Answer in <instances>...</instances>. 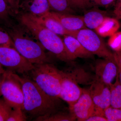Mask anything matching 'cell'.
Wrapping results in <instances>:
<instances>
[{
	"mask_svg": "<svg viewBox=\"0 0 121 121\" xmlns=\"http://www.w3.org/2000/svg\"><path fill=\"white\" fill-rule=\"evenodd\" d=\"M31 15L36 21L56 34L63 36L68 35L76 38L78 31H72L68 30L54 18L47 15L40 17Z\"/></svg>",
	"mask_w": 121,
	"mask_h": 121,
	"instance_id": "cell-14",
	"label": "cell"
},
{
	"mask_svg": "<svg viewBox=\"0 0 121 121\" xmlns=\"http://www.w3.org/2000/svg\"><path fill=\"white\" fill-rule=\"evenodd\" d=\"M118 77H119V82H120V83L121 84V69H118Z\"/></svg>",
	"mask_w": 121,
	"mask_h": 121,
	"instance_id": "cell-34",
	"label": "cell"
},
{
	"mask_svg": "<svg viewBox=\"0 0 121 121\" xmlns=\"http://www.w3.org/2000/svg\"><path fill=\"white\" fill-rule=\"evenodd\" d=\"M89 90L95 106V115L104 117V111L111 106L109 87L95 80Z\"/></svg>",
	"mask_w": 121,
	"mask_h": 121,
	"instance_id": "cell-8",
	"label": "cell"
},
{
	"mask_svg": "<svg viewBox=\"0 0 121 121\" xmlns=\"http://www.w3.org/2000/svg\"><path fill=\"white\" fill-rule=\"evenodd\" d=\"M113 55L115 62L118 69H121V51H116Z\"/></svg>",
	"mask_w": 121,
	"mask_h": 121,
	"instance_id": "cell-30",
	"label": "cell"
},
{
	"mask_svg": "<svg viewBox=\"0 0 121 121\" xmlns=\"http://www.w3.org/2000/svg\"><path fill=\"white\" fill-rule=\"evenodd\" d=\"M1 91L4 99L13 109L20 108L23 110V92L13 72L8 70L2 75Z\"/></svg>",
	"mask_w": 121,
	"mask_h": 121,
	"instance_id": "cell-5",
	"label": "cell"
},
{
	"mask_svg": "<svg viewBox=\"0 0 121 121\" xmlns=\"http://www.w3.org/2000/svg\"><path fill=\"white\" fill-rule=\"evenodd\" d=\"M108 44L115 51H121V31H117L110 36Z\"/></svg>",
	"mask_w": 121,
	"mask_h": 121,
	"instance_id": "cell-23",
	"label": "cell"
},
{
	"mask_svg": "<svg viewBox=\"0 0 121 121\" xmlns=\"http://www.w3.org/2000/svg\"><path fill=\"white\" fill-rule=\"evenodd\" d=\"M20 0H4L11 12L17 14L19 11V5Z\"/></svg>",
	"mask_w": 121,
	"mask_h": 121,
	"instance_id": "cell-27",
	"label": "cell"
},
{
	"mask_svg": "<svg viewBox=\"0 0 121 121\" xmlns=\"http://www.w3.org/2000/svg\"><path fill=\"white\" fill-rule=\"evenodd\" d=\"M76 38L93 55L100 58L114 60L113 53L106 47L103 39L91 29L86 28L79 30Z\"/></svg>",
	"mask_w": 121,
	"mask_h": 121,
	"instance_id": "cell-7",
	"label": "cell"
},
{
	"mask_svg": "<svg viewBox=\"0 0 121 121\" xmlns=\"http://www.w3.org/2000/svg\"><path fill=\"white\" fill-rule=\"evenodd\" d=\"M120 27V23L117 19L107 17L95 30L101 37H110L117 32Z\"/></svg>",
	"mask_w": 121,
	"mask_h": 121,
	"instance_id": "cell-17",
	"label": "cell"
},
{
	"mask_svg": "<svg viewBox=\"0 0 121 121\" xmlns=\"http://www.w3.org/2000/svg\"><path fill=\"white\" fill-rule=\"evenodd\" d=\"M69 108L70 112L78 121H86L89 117L95 114V106L87 89H83L78 101Z\"/></svg>",
	"mask_w": 121,
	"mask_h": 121,
	"instance_id": "cell-10",
	"label": "cell"
},
{
	"mask_svg": "<svg viewBox=\"0 0 121 121\" xmlns=\"http://www.w3.org/2000/svg\"><path fill=\"white\" fill-rule=\"evenodd\" d=\"M114 13L117 19L121 20V4L118 6H115Z\"/></svg>",
	"mask_w": 121,
	"mask_h": 121,
	"instance_id": "cell-32",
	"label": "cell"
},
{
	"mask_svg": "<svg viewBox=\"0 0 121 121\" xmlns=\"http://www.w3.org/2000/svg\"><path fill=\"white\" fill-rule=\"evenodd\" d=\"M95 80L109 87L118 73L114 60L108 59L97 60L95 65Z\"/></svg>",
	"mask_w": 121,
	"mask_h": 121,
	"instance_id": "cell-11",
	"label": "cell"
},
{
	"mask_svg": "<svg viewBox=\"0 0 121 121\" xmlns=\"http://www.w3.org/2000/svg\"><path fill=\"white\" fill-rule=\"evenodd\" d=\"M89 9L86 11L83 16V21L87 28L95 30L107 16L105 11L99 9L97 6Z\"/></svg>",
	"mask_w": 121,
	"mask_h": 121,
	"instance_id": "cell-16",
	"label": "cell"
},
{
	"mask_svg": "<svg viewBox=\"0 0 121 121\" xmlns=\"http://www.w3.org/2000/svg\"><path fill=\"white\" fill-rule=\"evenodd\" d=\"M21 22L40 42L44 48L54 54L59 59L70 62L74 60L66 48L63 39L58 35L39 23L31 15L23 13L20 17Z\"/></svg>",
	"mask_w": 121,
	"mask_h": 121,
	"instance_id": "cell-2",
	"label": "cell"
},
{
	"mask_svg": "<svg viewBox=\"0 0 121 121\" xmlns=\"http://www.w3.org/2000/svg\"><path fill=\"white\" fill-rule=\"evenodd\" d=\"M12 109L4 99H0V121H7Z\"/></svg>",
	"mask_w": 121,
	"mask_h": 121,
	"instance_id": "cell-24",
	"label": "cell"
},
{
	"mask_svg": "<svg viewBox=\"0 0 121 121\" xmlns=\"http://www.w3.org/2000/svg\"><path fill=\"white\" fill-rule=\"evenodd\" d=\"M20 10L23 13L40 17L50 12V8L48 0H23L20 2Z\"/></svg>",
	"mask_w": 121,
	"mask_h": 121,
	"instance_id": "cell-13",
	"label": "cell"
},
{
	"mask_svg": "<svg viewBox=\"0 0 121 121\" xmlns=\"http://www.w3.org/2000/svg\"><path fill=\"white\" fill-rule=\"evenodd\" d=\"M10 12L4 0H0V18L5 19Z\"/></svg>",
	"mask_w": 121,
	"mask_h": 121,
	"instance_id": "cell-28",
	"label": "cell"
},
{
	"mask_svg": "<svg viewBox=\"0 0 121 121\" xmlns=\"http://www.w3.org/2000/svg\"><path fill=\"white\" fill-rule=\"evenodd\" d=\"M34 65V68L30 72L32 79L48 95L59 98L60 71L49 63Z\"/></svg>",
	"mask_w": 121,
	"mask_h": 121,
	"instance_id": "cell-3",
	"label": "cell"
},
{
	"mask_svg": "<svg viewBox=\"0 0 121 121\" xmlns=\"http://www.w3.org/2000/svg\"><path fill=\"white\" fill-rule=\"evenodd\" d=\"M111 93V106L121 109V84L118 74L114 83L109 86Z\"/></svg>",
	"mask_w": 121,
	"mask_h": 121,
	"instance_id": "cell-18",
	"label": "cell"
},
{
	"mask_svg": "<svg viewBox=\"0 0 121 121\" xmlns=\"http://www.w3.org/2000/svg\"><path fill=\"white\" fill-rule=\"evenodd\" d=\"M104 117L108 121H121V109L110 106L104 111Z\"/></svg>",
	"mask_w": 121,
	"mask_h": 121,
	"instance_id": "cell-21",
	"label": "cell"
},
{
	"mask_svg": "<svg viewBox=\"0 0 121 121\" xmlns=\"http://www.w3.org/2000/svg\"><path fill=\"white\" fill-rule=\"evenodd\" d=\"M114 0H90L94 6L108 7L111 4Z\"/></svg>",
	"mask_w": 121,
	"mask_h": 121,
	"instance_id": "cell-29",
	"label": "cell"
},
{
	"mask_svg": "<svg viewBox=\"0 0 121 121\" xmlns=\"http://www.w3.org/2000/svg\"><path fill=\"white\" fill-rule=\"evenodd\" d=\"M73 9L86 10L94 7L90 0H67Z\"/></svg>",
	"mask_w": 121,
	"mask_h": 121,
	"instance_id": "cell-22",
	"label": "cell"
},
{
	"mask_svg": "<svg viewBox=\"0 0 121 121\" xmlns=\"http://www.w3.org/2000/svg\"><path fill=\"white\" fill-rule=\"evenodd\" d=\"M61 80L60 98L66 102L71 107L79 99L83 89L77 84L70 74L60 71Z\"/></svg>",
	"mask_w": 121,
	"mask_h": 121,
	"instance_id": "cell-9",
	"label": "cell"
},
{
	"mask_svg": "<svg viewBox=\"0 0 121 121\" xmlns=\"http://www.w3.org/2000/svg\"><path fill=\"white\" fill-rule=\"evenodd\" d=\"M2 77L1 78L0 77V96L2 95H1V83H2Z\"/></svg>",
	"mask_w": 121,
	"mask_h": 121,
	"instance_id": "cell-35",
	"label": "cell"
},
{
	"mask_svg": "<svg viewBox=\"0 0 121 121\" xmlns=\"http://www.w3.org/2000/svg\"><path fill=\"white\" fill-rule=\"evenodd\" d=\"M27 117L22 108L13 109L12 110L7 121H25Z\"/></svg>",
	"mask_w": 121,
	"mask_h": 121,
	"instance_id": "cell-25",
	"label": "cell"
},
{
	"mask_svg": "<svg viewBox=\"0 0 121 121\" xmlns=\"http://www.w3.org/2000/svg\"><path fill=\"white\" fill-rule=\"evenodd\" d=\"M76 118L71 113L58 112L47 116L39 117L34 119L37 121H73Z\"/></svg>",
	"mask_w": 121,
	"mask_h": 121,
	"instance_id": "cell-20",
	"label": "cell"
},
{
	"mask_svg": "<svg viewBox=\"0 0 121 121\" xmlns=\"http://www.w3.org/2000/svg\"><path fill=\"white\" fill-rule=\"evenodd\" d=\"M45 15L54 18L65 28L70 31H78L87 28L84 23L83 16L54 12H49Z\"/></svg>",
	"mask_w": 121,
	"mask_h": 121,
	"instance_id": "cell-12",
	"label": "cell"
},
{
	"mask_svg": "<svg viewBox=\"0 0 121 121\" xmlns=\"http://www.w3.org/2000/svg\"><path fill=\"white\" fill-rule=\"evenodd\" d=\"M64 42L69 52L75 59L91 58L94 55L89 52L75 37L68 35L63 36Z\"/></svg>",
	"mask_w": 121,
	"mask_h": 121,
	"instance_id": "cell-15",
	"label": "cell"
},
{
	"mask_svg": "<svg viewBox=\"0 0 121 121\" xmlns=\"http://www.w3.org/2000/svg\"><path fill=\"white\" fill-rule=\"evenodd\" d=\"M22 86L24 94L23 110L32 117L47 116L59 111V98L48 95L31 79L14 73Z\"/></svg>",
	"mask_w": 121,
	"mask_h": 121,
	"instance_id": "cell-1",
	"label": "cell"
},
{
	"mask_svg": "<svg viewBox=\"0 0 121 121\" xmlns=\"http://www.w3.org/2000/svg\"><path fill=\"white\" fill-rule=\"evenodd\" d=\"M50 9L60 13L73 14L74 11L69 5L67 0H48Z\"/></svg>",
	"mask_w": 121,
	"mask_h": 121,
	"instance_id": "cell-19",
	"label": "cell"
},
{
	"mask_svg": "<svg viewBox=\"0 0 121 121\" xmlns=\"http://www.w3.org/2000/svg\"><path fill=\"white\" fill-rule=\"evenodd\" d=\"M5 71L3 68V66L0 63V75L3 74Z\"/></svg>",
	"mask_w": 121,
	"mask_h": 121,
	"instance_id": "cell-33",
	"label": "cell"
},
{
	"mask_svg": "<svg viewBox=\"0 0 121 121\" xmlns=\"http://www.w3.org/2000/svg\"><path fill=\"white\" fill-rule=\"evenodd\" d=\"M12 35L14 48L30 63L34 65L49 63L41 44L17 32L13 33Z\"/></svg>",
	"mask_w": 121,
	"mask_h": 121,
	"instance_id": "cell-4",
	"label": "cell"
},
{
	"mask_svg": "<svg viewBox=\"0 0 121 121\" xmlns=\"http://www.w3.org/2000/svg\"><path fill=\"white\" fill-rule=\"evenodd\" d=\"M86 121H108L105 117L98 115H94L89 117Z\"/></svg>",
	"mask_w": 121,
	"mask_h": 121,
	"instance_id": "cell-31",
	"label": "cell"
},
{
	"mask_svg": "<svg viewBox=\"0 0 121 121\" xmlns=\"http://www.w3.org/2000/svg\"><path fill=\"white\" fill-rule=\"evenodd\" d=\"M121 4V0H117V4L115 6H118Z\"/></svg>",
	"mask_w": 121,
	"mask_h": 121,
	"instance_id": "cell-36",
	"label": "cell"
},
{
	"mask_svg": "<svg viewBox=\"0 0 121 121\" xmlns=\"http://www.w3.org/2000/svg\"><path fill=\"white\" fill-rule=\"evenodd\" d=\"M0 63L8 70L21 74L29 73L35 67L15 48L6 45L0 46Z\"/></svg>",
	"mask_w": 121,
	"mask_h": 121,
	"instance_id": "cell-6",
	"label": "cell"
},
{
	"mask_svg": "<svg viewBox=\"0 0 121 121\" xmlns=\"http://www.w3.org/2000/svg\"><path fill=\"white\" fill-rule=\"evenodd\" d=\"M1 45H6L14 48L13 41L9 36L6 33L0 31V46Z\"/></svg>",
	"mask_w": 121,
	"mask_h": 121,
	"instance_id": "cell-26",
	"label": "cell"
}]
</instances>
